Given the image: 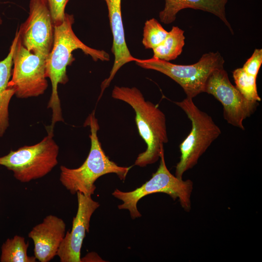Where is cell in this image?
I'll list each match as a JSON object with an SVG mask.
<instances>
[{"label": "cell", "mask_w": 262, "mask_h": 262, "mask_svg": "<svg viewBox=\"0 0 262 262\" xmlns=\"http://www.w3.org/2000/svg\"><path fill=\"white\" fill-rule=\"evenodd\" d=\"M74 22V16L66 13L63 21L54 25L52 48L46 58V76L51 84V94L48 104V108L52 111L49 127L52 130L57 122L64 121L58 86L59 84H65L68 81L66 67L74 60L72 52L80 49L95 61L110 60L107 52L90 48L78 38L72 29Z\"/></svg>", "instance_id": "obj_1"}, {"label": "cell", "mask_w": 262, "mask_h": 262, "mask_svg": "<svg viewBox=\"0 0 262 262\" xmlns=\"http://www.w3.org/2000/svg\"><path fill=\"white\" fill-rule=\"evenodd\" d=\"M112 97L127 103L134 109L138 132L147 144L146 150L138 155L134 164L145 167L156 162L164 151V144L168 141L164 113L158 105L146 101L135 87L115 86Z\"/></svg>", "instance_id": "obj_2"}, {"label": "cell", "mask_w": 262, "mask_h": 262, "mask_svg": "<svg viewBox=\"0 0 262 262\" xmlns=\"http://www.w3.org/2000/svg\"><path fill=\"white\" fill-rule=\"evenodd\" d=\"M84 126H89L91 131L89 154L82 164L78 168H69L61 165L59 180L71 194L80 192L91 196L96 189L94 183L98 178L107 174L115 173L124 181L131 166H119L111 161L104 153L97 135L99 127L95 111L88 116Z\"/></svg>", "instance_id": "obj_3"}, {"label": "cell", "mask_w": 262, "mask_h": 262, "mask_svg": "<svg viewBox=\"0 0 262 262\" xmlns=\"http://www.w3.org/2000/svg\"><path fill=\"white\" fill-rule=\"evenodd\" d=\"M47 129V135L40 142L0 157V165L11 171L19 181L27 183L43 178L57 165L59 147L53 139V130Z\"/></svg>", "instance_id": "obj_4"}, {"label": "cell", "mask_w": 262, "mask_h": 262, "mask_svg": "<svg viewBox=\"0 0 262 262\" xmlns=\"http://www.w3.org/2000/svg\"><path fill=\"white\" fill-rule=\"evenodd\" d=\"M191 122V130L180 145V160L176 166L175 176L182 179L183 174L197 164L199 158L221 134V131L212 117L200 110L192 98L175 102Z\"/></svg>", "instance_id": "obj_5"}, {"label": "cell", "mask_w": 262, "mask_h": 262, "mask_svg": "<svg viewBox=\"0 0 262 262\" xmlns=\"http://www.w3.org/2000/svg\"><path fill=\"white\" fill-rule=\"evenodd\" d=\"M160 158L157 171L141 186L130 192H123L116 189L112 193L114 197L123 202L118 206V209L129 210L133 219L141 216L137 208L138 202L146 196L157 193L166 194L174 200L178 198L184 210H191L193 182L190 180H183L179 179L170 172L165 163L164 151Z\"/></svg>", "instance_id": "obj_6"}, {"label": "cell", "mask_w": 262, "mask_h": 262, "mask_svg": "<svg viewBox=\"0 0 262 262\" xmlns=\"http://www.w3.org/2000/svg\"><path fill=\"white\" fill-rule=\"evenodd\" d=\"M139 66L160 72L169 77L183 89L186 98H193L204 92L206 82L215 69L224 67L225 61L221 54L210 52L204 54L199 61L189 65L174 64L151 58L135 61Z\"/></svg>", "instance_id": "obj_7"}, {"label": "cell", "mask_w": 262, "mask_h": 262, "mask_svg": "<svg viewBox=\"0 0 262 262\" xmlns=\"http://www.w3.org/2000/svg\"><path fill=\"white\" fill-rule=\"evenodd\" d=\"M46 58L26 49L22 45L18 35L13 52V68L9 83L17 98L36 97L44 93L48 86Z\"/></svg>", "instance_id": "obj_8"}, {"label": "cell", "mask_w": 262, "mask_h": 262, "mask_svg": "<svg viewBox=\"0 0 262 262\" xmlns=\"http://www.w3.org/2000/svg\"><path fill=\"white\" fill-rule=\"evenodd\" d=\"M204 92L213 96L223 107L227 122L244 131L243 121L256 111L258 101L246 98L230 82L224 67L214 69L209 76Z\"/></svg>", "instance_id": "obj_9"}, {"label": "cell", "mask_w": 262, "mask_h": 262, "mask_svg": "<svg viewBox=\"0 0 262 262\" xmlns=\"http://www.w3.org/2000/svg\"><path fill=\"white\" fill-rule=\"evenodd\" d=\"M18 32L26 49L47 57L53 44L54 25L45 0H30L29 16Z\"/></svg>", "instance_id": "obj_10"}, {"label": "cell", "mask_w": 262, "mask_h": 262, "mask_svg": "<svg viewBox=\"0 0 262 262\" xmlns=\"http://www.w3.org/2000/svg\"><path fill=\"white\" fill-rule=\"evenodd\" d=\"M78 210L73 218L70 231L66 233L57 256L61 262H81V251L86 232L89 230L91 217L99 207L98 202L91 196L80 192L76 193Z\"/></svg>", "instance_id": "obj_11"}, {"label": "cell", "mask_w": 262, "mask_h": 262, "mask_svg": "<svg viewBox=\"0 0 262 262\" xmlns=\"http://www.w3.org/2000/svg\"><path fill=\"white\" fill-rule=\"evenodd\" d=\"M66 225L61 218L49 214L28 233L34 244V256L39 262H49L56 256L66 234Z\"/></svg>", "instance_id": "obj_12"}, {"label": "cell", "mask_w": 262, "mask_h": 262, "mask_svg": "<svg viewBox=\"0 0 262 262\" xmlns=\"http://www.w3.org/2000/svg\"><path fill=\"white\" fill-rule=\"evenodd\" d=\"M108 12L110 25L113 36L111 51L114 55V62L109 76L101 84V91L98 99L108 87L118 70L126 64L135 61L136 58L131 54L126 42L124 29L122 18L121 0H103Z\"/></svg>", "instance_id": "obj_13"}, {"label": "cell", "mask_w": 262, "mask_h": 262, "mask_svg": "<svg viewBox=\"0 0 262 262\" xmlns=\"http://www.w3.org/2000/svg\"><path fill=\"white\" fill-rule=\"evenodd\" d=\"M228 0H165L164 9L159 13L160 21L164 24L173 22L176 15L185 8L200 10L213 14L219 18L233 33L226 15V5Z\"/></svg>", "instance_id": "obj_14"}, {"label": "cell", "mask_w": 262, "mask_h": 262, "mask_svg": "<svg viewBox=\"0 0 262 262\" xmlns=\"http://www.w3.org/2000/svg\"><path fill=\"white\" fill-rule=\"evenodd\" d=\"M18 35L16 31L7 56L0 61V138L9 126V106L15 90L9 83L12 76L13 52Z\"/></svg>", "instance_id": "obj_15"}, {"label": "cell", "mask_w": 262, "mask_h": 262, "mask_svg": "<svg viewBox=\"0 0 262 262\" xmlns=\"http://www.w3.org/2000/svg\"><path fill=\"white\" fill-rule=\"evenodd\" d=\"M184 40V31L173 26L164 40L152 49V58L168 62L176 59L182 51Z\"/></svg>", "instance_id": "obj_16"}, {"label": "cell", "mask_w": 262, "mask_h": 262, "mask_svg": "<svg viewBox=\"0 0 262 262\" xmlns=\"http://www.w3.org/2000/svg\"><path fill=\"white\" fill-rule=\"evenodd\" d=\"M28 242L24 237L15 235L8 238L2 245L0 261L1 262H36L34 256H29Z\"/></svg>", "instance_id": "obj_17"}, {"label": "cell", "mask_w": 262, "mask_h": 262, "mask_svg": "<svg viewBox=\"0 0 262 262\" xmlns=\"http://www.w3.org/2000/svg\"><path fill=\"white\" fill-rule=\"evenodd\" d=\"M236 87L247 99L259 102L257 87V77L246 73L242 67L235 69L232 72Z\"/></svg>", "instance_id": "obj_18"}, {"label": "cell", "mask_w": 262, "mask_h": 262, "mask_svg": "<svg viewBox=\"0 0 262 262\" xmlns=\"http://www.w3.org/2000/svg\"><path fill=\"white\" fill-rule=\"evenodd\" d=\"M168 32L152 18L146 21L143 28L142 44L146 49H154L165 38Z\"/></svg>", "instance_id": "obj_19"}, {"label": "cell", "mask_w": 262, "mask_h": 262, "mask_svg": "<svg viewBox=\"0 0 262 262\" xmlns=\"http://www.w3.org/2000/svg\"><path fill=\"white\" fill-rule=\"evenodd\" d=\"M50 11L54 25L61 24L64 20L66 6L69 0H45Z\"/></svg>", "instance_id": "obj_20"}, {"label": "cell", "mask_w": 262, "mask_h": 262, "mask_svg": "<svg viewBox=\"0 0 262 262\" xmlns=\"http://www.w3.org/2000/svg\"><path fill=\"white\" fill-rule=\"evenodd\" d=\"M262 64V49H256L251 56L248 58L242 67L247 74L257 77Z\"/></svg>", "instance_id": "obj_21"}, {"label": "cell", "mask_w": 262, "mask_h": 262, "mask_svg": "<svg viewBox=\"0 0 262 262\" xmlns=\"http://www.w3.org/2000/svg\"><path fill=\"white\" fill-rule=\"evenodd\" d=\"M2 23V19L1 18V17L0 16V25H1Z\"/></svg>", "instance_id": "obj_22"}]
</instances>
